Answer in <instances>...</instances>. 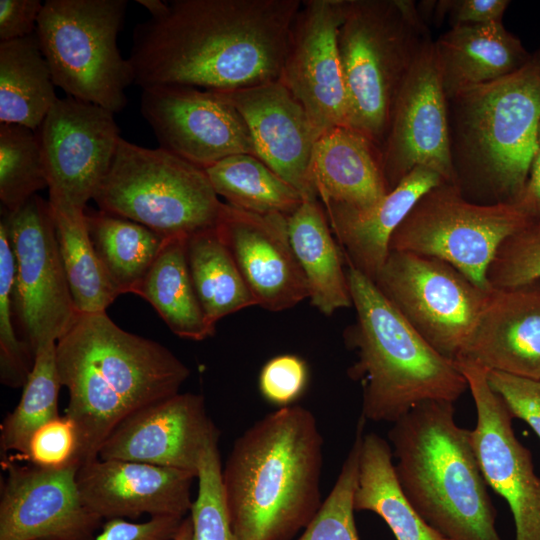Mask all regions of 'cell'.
<instances>
[{
	"label": "cell",
	"instance_id": "681fc988",
	"mask_svg": "<svg viewBox=\"0 0 540 540\" xmlns=\"http://www.w3.org/2000/svg\"><path fill=\"white\" fill-rule=\"evenodd\" d=\"M172 540H193V524L190 515L182 520L181 525Z\"/></svg>",
	"mask_w": 540,
	"mask_h": 540
},
{
	"label": "cell",
	"instance_id": "2e32d148",
	"mask_svg": "<svg viewBox=\"0 0 540 540\" xmlns=\"http://www.w3.org/2000/svg\"><path fill=\"white\" fill-rule=\"evenodd\" d=\"M140 110L161 148L204 170L232 155L256 156L243 117L219 92L151 86L143 88Z\"/></svg>",
	"mask_w": 540,
	"mask_h": 540
},
{
	"label": "cell",
	"instance_id": "ffe728a7",
	"mask_svg": "<svg viewBox=\"0 0 540 540\" xmlns=\"http://www.w3.org/2000/svg\"><path fill=\"white\" fill-rule=\"evenodd\" d=\"M219 93L243 117L256 156L304 199H318L312 159L320 133L291 92L277 80Z\"/></svg>",
	"mask_w": 540,
	"mask_h": 540
},
{
	"label": "cell",
	"instance_id": "f546056e",
	"mask_svg": "<svg viewBox=\"0 0 540 540\" xmlns=\"http://www.w3.org/2000/svg\"><path fill=\"white\" fill-rule=\"evenodd\" d=\"M57 99L36 34L0 42V123L36 131Z\"/></svg>",
	"mask_w": 540,
	"mask_h": 540
},
{
	"label": "cell",
	"instance_id": "f35d334b",
	"mask_svg": "<svg viewBox=\"0 0 540 540\" xmlns=\"http://www.w3.org/2000/svg\"><path fill=\"white\" fill-rule=\"evenodd\" d=\"M198 492L190 517L193 540H235L222 488V464L218 443L204 452L197 470Z\"/></svg>",
	"mask_w": 540,
	"mask_h": 540
},
{
	"label": "cell",
	"instance_id": "60d3db41",
	"mask_svg": "<svg viewBox=\"0 0 540 540\" xmlns=\"http://www.w3.org/2000/svg\"><path fill=\"white\" fill-rule=\"evenodd\" d=\"M79 435L67 416H58L36 429L23 456L30 464L59 469L78 463Z\"/></svg>",
	"mask_w": 540,
	"mask_h": 540
},
{
	"label": "cell",
	"instance_id": "e575fe53",
	"mask_svg": "<svg viewBox=\"0 0 540 540\" xmlns=\"http://www.w3.org/2000/svg\"><path fill=\"white\" fill-rule=\"evenodd\" d=\"M62 387L56 362V343L40 346L34 353V364L15 409L0 428L1 454L17 452L22 457L32 433L60 416L58 395Z\"/></svg>",
	"mask_w": 540,
	"mask_h": 540
},
{
	"label": "cell",
	"instance_id": "836d02e7",
	"mask_svg": "<svg viewBox=\"0 0 540 540\" xmlns=\"http://www.w3.org/2000/svg\"><path fill=\"white\" fill-rule=\"evenodd\" d=\"M51 207L58 247L77 313L106 312L120 294L92 245L85 211Z\"/></svg>",
	"mask_w": 540,
	"mask_h": 540
},
{
	"label": "cell",
	"instance_id": "1f68e13d",
	"mask_svg": "<svg viewBox=\"0 0 540 540\" xmlns=\"http://www.w3.org/2000/svg\"><path fill=\"white\" fill-rule=\"evenodd\" d=\"M187 261L199 303L209 325L256 305L218 226L187 237Z\"/></svg>",
	"mask_w": 540,
	"mask_h": 540
},
{
	"label": "cell",
	"instance_id": "603a6c76",
	"mask_svg": "<svg viewBox=\"0 0 540 540\" xmlns=\"http://www.w3.org/2000/svg\"><path fill=\"white\" fill-rule=\"evenodd\" d=\"M460 358L487 370L540 380V280L491 288Z\"/></svg>",
	"mask_w": 540,
	"mask_h": 540
},
{
	"label": "cell",
	"instance_id": "4dcf8cb0",
	"mask_svg": "<svg viewBox=\"0 0 540 540\" xmlns=\"http://www.w3.org/2000/svg\"><path fill=\"white\" fill-rule=\"evenodd\" d=\"M95 252L119 294H134L148 273L166 237L130 219L103 210L85 209Z\"/></svg>",
	"mask_w": 540,
	"mask_h": 540
},
{
	"label": "cell",
	"instance_id": "277c9868",
	"mask_svg": "<svg viewBox=\"0 0 540 540\" xmlns=\"http://www.w3.org/2000/svg\"><path fill=\"white\" fill-rule=\"evenodd\" d=\"M387 435L401 488L430 527L448 540H502L470 430L457 425L454 403L423 402Z\"/></svg>",
	"mask_w": 540,
	"mask_h": 540
},
{
	"label": "cell",
	"instance_id": "b9f144b4",
	"mask_svg": "<svg viewBox=\"0 0 540 540\" xmlns=\"http://www.w3.org/2000/svg\"><path fill=\"white\" fill-rule=\"evenodd\" d=\"M307 382L306 362L292 354L271 358L262 367L259 375L262 396L280 407L292 405L304 392Z\"/></svg>",
	"mask_w": 540,
	"mask_h": 540
},
{
	"label": "cell",
	"instance_id": "ab89813d",
	"mask_svg": "<svg viewBox=\"0 0 540 540\" xmlns=\"http://www.w3.org/2000/svg\"><path fill=\"white\" fill-rule=\"evenodd\" d=\"M487 279L492 288L540 280V218L529 220L502 243Z\"/></svg>",
	"mask_w": 540,
	"mask_h": 540
},
{
	"label": "cell",
	"instance_id": "ac0fdd59",
	"mask_svg": "<svg viewBox=\"0 0 540 540\" xmlns=\"http://www.w3.org/2000/svg\"><path fill=\"white\" fill-rule=\"evenodd\" d=\"M220 432L203 396L177 393L125 417L100 447L98 458L176 468L197 475L206 449Z\"/></svg>",
	"mask_w": 540,
	"mask_h": 540
},
{
	"label": "cell",
	"instance_id": "30bf717a",
	"mask_svg": "<svg viewBox=\"0 0 540 540\" xmlns=\"http://www.w3.org/2000/svg\"><path fill=\"white\" fill-rule=\"evenodd\" d=\"M529 219L513 203L477 204L459 184L443 182L426 192L398 226L390 251L449 263L482 289L502 243Z\"/></svg>",
	"mask_w": 540,
	"mask_h": 540
},
{
	"label": "cell",
	"instance_id": "484cf974",
	"mask_svg": "<svg viewBox=\"0 0 540 540\" xmlns=\"http://www.w3.org/2000/svg\"><path fill=\"white\" fill-rule=\"evenodd\" d=\"M312 177L322 204L367 208L389 192L381 151L348 126L334 127L320 135L313 152Z\"/></svg>",
	"mask_w": 540,
	"mask_h": 540
},
{
	"label": "cell",
	"instance_id": "f1b7e54d",
	"mask_svg": "<svg viewBox=\"0 0 540 540\" xmlns=\"http://www.w3.org/2000/svg\"><path fill=\"white\" fill-rule=\"evenodd\" d=\"M187 237L167 238L135 291L159 314L173 334L202 341L215 333L203 313L187 261Z\"/></svg>",
	"mask_w": 540,
	"mask_h": 540
},
{
	"label": "cell",
	"instance_id": "4fadbf2b",
	"mask_svg": "<svg viewBox=\"0 0 540 540\" xmlns=\"http://www.w3.org/2000/svg\"><path fill=\"white\" fill-rule=\"evenodd\" d=\"M36 132L49 203L85 211L111 167L121 138L114 113L66 96L57 99Z\"/></svg>",
	"mask_w": 540,
	"mask_h": 540
},
{
	"label": "cell",
	"instance_id": "74e56055",
	"mask_svg": "<svg viewBox=\"0 0 540 540\" xmlns=\"http://www.w3.org/2000/svg\"><path fill=\"white\" fill-rule=\"evenodd\" d=\"M15 258L5 219L0 221V379L12 388L23 387L34 364L30 345L15 331L13 289Z\"/></svg>",
	"mask_w": 540,
	"mask_h": 540
},
{
	"label": "cell",
	"instance_id": "d4e9b609",
	"mask_svg": "<svg viewBox=\"0 0 540 540\" xmlns=\"http://www.w3.org/2000/svg\"><path fill=\"white\" fill-rule=\"evenodd\" d=\"M434 49L448 100L514 73L532 54L503 22L451 27Z\"/></svg>",
	"mask_w": 540,
	"mask_h": 540
},
{
	"label": "cell",
	"instance_id": "9a60e30c",
	"mask_svg": "<svg viewBox=\"0 0 540 540\" xmlns=\"http://www.w3.org/2000/svg\"><path fill=\"white\" fill-rule=\"evenodd\" d=\"M465 376L476 408V425L470 431L472 447L487 486L509 505L515 540H540V477L532 455L515 436L512 415L477 363L455 360Z\"/></svg>",
	"mask_w": 540,
	"mask_h": 540
},
{
	"label": "cell",
	"instance_id": "c3c4849f",
	"mask_svg": "<svg viewBox=\"0 0 540 540\" xmlns=\"http://www.w3.org/2000/svg\"><path fill=\"white\" fill-rule=\"evenodd\" d=\"M136 2L143 6L151 14V17L162 14L167 8V2L161 0H137Z\"/></svg>",
	"mask_w": 540,
	"mask_h": 540
},
{
	"label": "cell",
	"instance_id": "7402d4cb",
	"mask_svg": "<svg viewBox=\"0 0 540 540\" xmlns=\"http://www.w3.org/2000/svg\"><path fill=\"white\" fill-rule=\"evenodd\" d=\"M193 472L148 463L95 458L79 466L76 482L86 507L102 519L185 518L193 501Z\"/></svg>",
	"mask_w": 540,
	"mask_h": 540
},
{
	"label": "cell",
	"instance_id": "44dd1931",
	"mask_svg": "<svg viewBox=\"0 0 540 540\" xmlns=\"http://www.w3.org/2000/svg\"><path fill=\"white\" fill-rule=\"evenodd\" d=\"M287 218L255 214L225 203L218 224L256 305L274 312L308 298L307 283L289 240Z\"/></svg>",
	"mask_w": 540,
	"mask_h": 540
},
{
	"label": "cell",
	"instance_id": "8d00e7d4",
	"mask_svg": "<svg viewBox=\"0 0 540 540\" xmlns=\"http://www.w3.org/2000/svg\"><path fill=\"white\" fill-rule=\"evenodd\" d=\"M366 422L362 416L359 417L354 442L335 484L298 540H360L354 517V493Z\"/></svg>",
	"mask_w": 540,
	"mask_h": 540
},
{
	"label": "cell",
	"instance_id": "cb8c5ba5",
	"mask_svg": "<svg viewBox=\"0 0 540 540\" xmlns=\"http://www.w3.org/2000/svg\"><path fill=\"white\" fill-rule=\"evenodd\" d=\"M443 182L435 171L416 167L367 208L322 204L345 262L373 281L390 254V241L398 226L426 192Z\"/></svg>",
	"mask_w": 540,
	"mask_h": 540
},
{
	"label": "cell",
	"instance_id": "bcb514c9",
	"mask_svg": "<svg viewBox=\"0 0 540 540\" xmlns=\"http://www.w3.org/2000/svg\"><path fill=\"white\" fill-rule=\"evenodd\" d=\"M43 4L40 0H0L1 42L34 34Z\"/></svg>",
	"mask_w": 540,
	"mask_h": 540
},
{
	"label": "cell",
	"instance_id": "7c38bea8",
	"mask_svg": "<svg viewBox=\"0 0 540 540\" xmlns=\"http://www.w3.org/2000/svg\"><path fill=\"white\" fill-rule=\"evenodd\" d=\"M15 258L13 308L33 353L57 341L78 313L62 263L49 200L38 194L18 210L4 211Z\"/></svg>",
	"mask_w": 540,
	"mask_h": 540
},
{
	"label": "cell",
	"instance_id": "d590c367",
	"mask_svg": "<svg viewBox=\"0 0 540 540\" xmlns=\"http://www.w3.org/2000/svg\"><path fill=\"white\" fill-rule=\"evenodd\" d=\"M48 182L37 132L0 123V200L4 211L22 207Z\"/></svg>",
	"mask_w": 540,
	"mask_h": 540
},
{
	"label": "cell",
	"instance_id": "8992f818",
	"mask_svg": "<svg viewBox=\"0 0 540 540\" xmlns=\"http://www.w3.org/2000/svg\"><path fill=\"white\" fill-rule=\"evenodd\" d=\"M429 38L413 1L346 0L337 42L348 127L380 151L400 87Z\"/></svg>",
	"mask_w": 540,
	"mask_h": 540
},
{
	"label": "cell",
	"instance_id": "ee69618b",
	"mask_svg": "<svg viewBox=\"0 0 540 540\" xmlns=\"http://www.w3.org/2000/svg\"><path fill=\"white\" fill-rule=\"evenodd\" d=\"M183 519L158 516L142 523L123 518L109 519L94 540H172Z\"/></svg>",
	"mask_w": 540,
	"mask_h": 540
},
{
	"label": "cell",
	"instance_id": "f6af8a7d",
	"mask_svg": "<svg viewBox=\"0 0 540 540\" xmlns=\"http://www.w3.org/2000/svg\"><path fill=\"white\" fill-rule=\"evenodd\" d=\"M508 0H443L436 6L437 15H448L452 27L502 22Z\"/></svg>",
	"mask_w": 540,
	"mask_h": 540
},
{
	"label": "cell",
	"instance_id": "9c48e42d",
	"mask_svg": "<svg viewBox=\"0 0 540 540\" xmlns=\"http://www.w3.org/2000/svg\"><path fill=\"white\" fill-rule=\"evenodd\" d=\"M126 8V0H47L35 30L55 86L114 114L134 82L117 45Z\"/></svg>",
	"mask_w": 540,
	"mask_h": 540
},
{
	"label": "cell",
	"instance_id": "52a82bcc",
	"mask_svg": "<svg viewBox=\"0 0 540 540\" xmlns=\"http://www.w3.org/2000/svg\"><path fill=\"white\" fill-rule=\"evenodd\" d=\"M450 100L461 157L496 202L513 203L539 147L540 47L514 73Z\"/></svg>",
	"mask_w": 540,
	"mask_h": 540
},
{
	"label": "cell",
	"instance_id": "3957f363",
	"mask_svg": "<svg viewBox=\"0 0 540 540\" xmlns=\"http://www.w3.org/2000/svg\"><path fill=\"white\" fill-rule=\"evenodd\" d=\"M323 437L307 408L268 413L234 442L222 467L235 540H290L322 505Z\"/></svg>",
	"mask_w": 540,
	"mask_h": 540
},
{
	"label": "cell",
	"instance_id": "7dc6e473",
	"mask_svg": "<svg viewBox=\"0 0 540 540\" xmlns=\"http://www.w3.org/2000/svg\"><path fill=\"white\" fill-rule=\"evenodd\" d=\"M513 204L529 220L540 218V146L532 159L524 188Z\"/></svg>",
	"mask_w": 540,
	"mask_h": 540
},
{
	"label": "cell",
	"instance_id": "d6986e66",
	"mask_svg": "<svg viewBox=\"0 0 540 540\" xmlns=\"http://www.w3.org/2000/svg\"><path fill=\"white\" fill-rule=\"evenodd\" d=\"M0 540H94L102 518L84 504L78 465L59 469L5 461Z\"/></svg>",
	"mask_w": 540,
	"mask_h": 540
},
{
	"label": "cell",
	"instance_id": "ba28073f",
	"mask_svg": "<svg viewBox=\"0 0 540 540\" xmlns=\"http://www.w3.org/2000/svg\"><path fill=\"white\" fill-rule=\"evenodd\" d=\"M93 199L100 210L166 238L217 227L225 207L204 169L161 147L146 148L123 138Z\"/></svg>",
	"mask_w": 540,
	"mask_h": 540
},
{
	"label": "cell",
	"instance_id": "7bdbcfd3",
	"mask_svg": "<svg viewBox=\"0 0 540 540\" xmlns=\"http://www.w3.org/2000/svg\"><path fill=\"white\" fill-rule=\"evenodd\" d=\"M487 379L512 417L526 422L540 439V380L495 370H487Z\"/></svg>",
	"mask_w": 540,
	"mask_h": 540
},
{
	"label": "cell",
	"instance_id": "83f0119b",
	"mask_svg": "<svg viewBox=\"0 0 540 540\" xmlns=\"http://www.w3.org/2000/svg\"><path fill=\"white\" fill-rule=\"evenodd\" d=\"M354 509L380 516L396 540H448L410 503L398 481L389 442L374 432L362 435Z\"/></svg>",
	"mask_w": 540,
	"mask_h": 540
},
{
	"label": "cell",
	"instance_id": "5b68a950",
	"mask_svg": "<svg viewBox=\"0 0 540 540\" xmlns=\"http://www.w3.org/2000/svg\"><path fill=\"white\" fill-rule=\"evenodd\" d=\"M345 263L356 321L344 337L357 356L348 376L362 387L360 416L394 423L423 402L457 401L468 383L455 360L436 351L371 279Z\"/></svg>",
	"mask_w": 540,
	"mask_h": 540
},
{
	"label": "cell",
	"instance_id": "6da1fadb",
	"mask_svg": "<svg viewBox=\"0 0 540 540\" xmlns=\"http://www.w3.org/2000/svg\"><path fill=\"white\" fill-rule=\"evenodd\" d=\"M302 0H173L139 23L128 58L143 88L231 92L279 80Z\"/></svg>",
	"mask_w": 540,
	"mask_h": 540
},
{
	"label": "cell",
	"instance_id": "f907efd6",
	"mask_svg": "<svg viewBox=\"0 0 540 540\" xmlns=\"http://www.w3.org/2000/svg\"><path fill=\"white\" fill-rule=\"evenodd\" d=\"M538 143H539V146H540V124H539V132H538Z\"/></svg>",
	"mask_w": 540,
	"mask_h": 540
},
{
	"label": "cell",
	"instance_id": "5bb4252c",
	"mask_svg": "<svg viewBox=\"0 0 540 540\" xmlns=\"http://www.w3.org/2000/svg\"><path fill=\"white\" fill-rule=\"evenodd\" d=\"M447 97L429 38L397 94L381 164L388 191L416 167H426L444 182L459 184L451 147Z\"/></svg>",
	"mask_w": 540,
	"mask_h": 540
},
{
	"label": "cell",
	"instance_id": "4316f807",
	"mask_svg": "<svg viewBox=\"0 0 540 540\" xmlns=\"http://www.w3.org/2000/svg\"><path fill=\"white\" fill-rule=\"evenodd\" d=\"M287 224L312 306L326 316L352 306L344 255L320 200L303 199Z\"/></svg>",
	"mask_w": 540,
	"mask_h": 540
},
{
	"label": "cell",
	"instance_id": "d6a6232c",
	"mask_svg": "<svg viewBox=\"0 0 540 540\" xmlns=\"http://www.w3.org/2000/svg\"><path fill=\"white\" fill-rule=\"evenodd\" d=\"M205 172L217 195L226 204L243 211L289 217L304 199L255 155L226 157Z\"/></svg>",
	"mask_w": 540,
	"mask_h": 540
},
{
	"label": "cell",
	"instance_id": "7a4b0ae2",
	"mask_svg": "<svg viewBox=\"0 0 540 540\" xmlns=\"http://www.w3.org/2000/svg\"><path fill=\"white\" fill-rule=\"evenodd\" d=\"M65 409L76 426L79 466L98 458L129 414L179 393L190 369L162 344L116 325L106 312L78 314L56 343Z\"/></svg>",
	"mask_w": 540,
	"mask_h": 540
},
{
	"label": "cell",
	"instance_id": "8fae6325",
	"mask_svg": "<svg viewBox=\"0 0 540 540\" xmlns=\"http://www.w3.org/2000/svg\"><path fill=\"white\" fill-rule=\"evenodd\" d=\"M373 282L436 351L452 360L463 355L491 290L447 262L406 251H390Z\"/></svg>",
	"mask_w": 540,
	"mask_h": 540
},
{
	"label": "cell",
	"instance_id": "e0dca14e",
	"mask_svg": "<svg viewBox=\"0 0 540 540\" xmlns=\"http://www.w3.org/2000/svg\"><path fill=\"white\" fill-rule=\"evenodd\" d=\"M346 0L302 1L292 24L279 81L304 107L317 131L348 126L338 51Z\"/></svg>",
	"mask_w": 540,
	"mask_h": 540
}]
</instances>
